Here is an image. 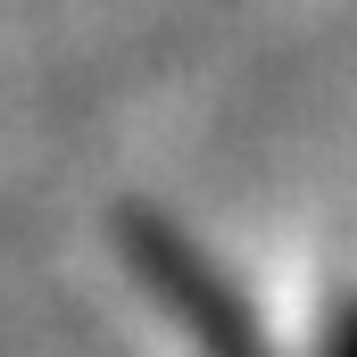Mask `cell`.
I'll list each match as a JSON object with an SVG mask.
<instances>
[{"label": "cell", "mask_w": 357, "mask_h": 357, "mask_svg": "<svg viewBox=\"0 0 357 357\" xmlns=\"http://www.w3.org/2000/svg\"><path fill=\"white\" fill-rule=\"evenodd\" d=\"M116 241H125L133 274H142V291H150L183 333L199 341V357H266V349H258V333H250V307L216 282V266L183 241L175 225L125 208V216H116Z\"/></svg>", "instance_id": "1"}, {"label": "cell", "mask_w": 357, "mask_h": 357, "mask_svg": "<svg viewBox=\"0 0 357 357\" xmlns=\"http://www.w3.org/2000/svg\"><path fill=\"white\" fill-rule=\"evenodd\" d=\"M333 357H357V316L341 324V341H333Z\"/></svg>", "instance_id": "2"}]
</instances>
